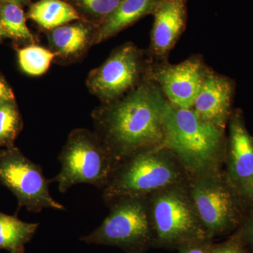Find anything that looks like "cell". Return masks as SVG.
I'll return each instance as SVG.
<instances>
[{
  "instance_id": "obj_7",
  "label": "cell",
  "mask_w": 253,
  "mask_h": 253,
  "mask_svg": "<svg viewBox=\"0 0 253 253\" xmlns=\"http://www.w3.org/2000/svg\"><path fill=\"white\" fill-rule=\"evenodd\" d=\"M61 169L53 178L61 193L78 184L103 190L117 163L96 133L76 129L68 137L59 156Z\"/></svg>"
},
{
  "instance_id": "obj_20",
  "label": "cell",
  "mask_w": 253,
  "mask_h": 253,
  "mask_svg": "<svg viewBox=\"0 0 253 253\" xmlns=\"http://www.w3.org/2000/svg\"><path fill=\"white\" fill-rule=\"evenodd\" d=\"M21 126V119L12 101L0 104V146L11 144Z\"/></svg>"
},
{
  "instance_id": "obj_11",
  "label": "cell",
  "mask_w": 253,
  "mask_h": 253,
  "mask_svg": "<svg viewBox=\"0 0 253 253\" xmlns=\"http://www.w3.org/2000/svg\"><path fill=\"white\" fill-rule=\"evenodd\" d=\"M209 68L199 54L176 64L153 61L150 79L159 86L172 106L191 109Z\"/></svg>"
},
{
  "instance_id": "obj_18",
  "label": "cell",
  "mask_w": 253,
  "mask_h": 253,
  "mask_svg": "<svg viewBox=\"0 0 253 253\" xmlns=\"http://www.w3.org/2000/svg\"><path fill=\"white\" fill-rule=\"evenodd\" d=\"M18 62L23 72L31 76H38L49 69L55 54L49 50L40 46H30L18 51Z\"/></svg>"
},
{
  "instance_id": "obj_19",
  "label": "cell",
  "mask_w": 253,
  "mask_h": 253,
  "mask_svg": "<svg viewBox=\"0 0 253 253\" xmlns=\"http://www.w3.org/2000/svg\"><path fill=\"white\" fill-rule=\"evenodd\" d=\"M0 23L5 32L13 38L33 41L26 23L23 10L14 3L4 5L1 9Z\"/></svg>"
},
{
  "instance_id": "obj_22",
  "label": "cell",
  "mask_w": 253,
  "mask_h": 253,
  "mask_svg": "<svg viewBox=\"0 0 253 253\" xmlns=\"http://www.w3.org/2000/svg\"><path fill=\"white\" fill-rule=\"evenodd\" d=\"M233 234L251 253H253V208L248 211L241 225Z\"/></svg>"
},
{
  "instance_id": "obj_25",
  "label": "cell",
  "mask_w": 253,
  "mask_h": 253,
  "mask_svg": "<svg viewBox=\"0 0 253 253\" xmlns=\"http://www.w3.org/2000/svg\"><path fill=\"white\" fill-rule=\"evenodd\" d=\"M13 100H14V94L12 91L4 81L0 78V104L13 101Z\"/></svg>"
},
{
  "instance_id": "obj_14",
  "label": "cell",
  "mask_w": 253,
  "mask_h": 253,
  "mask_svg": "<svg viewBox=\"0 0 253 253\" xmlns=\"http://www.w3.org/2000/svg\"><path fill=\"white\" fill-rule=\"evenodd\" d=\"M159 0H122L104 20L96 37V42L109 39L140 18L152 15Z\"/></svg>"
},
{
  "instance_id": "obj_16",
  "label": "cell",
  "mask_w": 253,
  "mask_h": 253,
  "mask_svg": "<svg viewBox=\"0 0 253 253\" xmlns=\"http://www.w3.org/2000/svg\"><path fill=\"white\" fill-rule=\"evenodd\" d=\"M29 16L45 29H55L80 18L73 6L61 0L38 1L31 6Z\"/></svg>"
},
{
  "instance_id": "obj_8",
  "label": "cell",
  "mask_w": 253,
  "mask_h": 253,
  "mask_svg": "<svg viewBox=\"0 0 253 253\" xmlns=\"http://www.w3.org/2000/svg\"><path fill=\"white\" fill-rule=\"evenodd\" d=\"M153 61L132 43L123 44L89 76L88 85L105 104L122 98L150 79Z\"/></svg>"
},
{
  "instance_id": "obj_5",
  "label": "cell",
  "mask_w": 253,
  "mask_h": 253,
  "mask_svg": "<svg viewBox=\"0 0 253 253\" xmlns=\"http://www.w3.org/2000/svg\"><path fill=\"white\" fill-rule=\"evenodd\" d=\"M188 190L208 238L234 232L248 212L239 195L220 172L189 176Z\"/></svg>"
},
{
  "instance_id": "obj_10",
  "label": "cell",
  "mask_w": 253,
  "mask_h": 253,
  "mask_svg": "<svg viewBox=\"0 0 253 253\" xmlns=\"http://www.w3.org/2000/svg\"><path fill=\"white\" fill-rule=\"evenodd\" d=\"M227 129L224 174L249 211L253 208V136L242 110H233Z\"/></svg>"
},
{
  "instance_id": "obj_12",
  "label": "cell",
  "mask_w": 253,
  "mask_h": 253,
  "mask_svg": "<svg viewBox=\"0 0 253 253\" xmlns=\"http://www.w3.org/2000/svg\"><path fill=\"white\" fill-rule=\"evenodd\" d=\"M152 15L154 24L146 51L154 62H168L186 30L187 0H159Z\"/></svg>"
},
{
  "instance_id": "obj_21",
  "label": "cell",
  "mask_w": 253,
  "mask_h": 253,
  "mask_svg": "<svg viewBox=\"0 0 253 253\" xmlns=\"http://www.w3.org/2000/svg\"><path fill=\"white\" fill-rule=\"evenodd\" d=\"M122 0H80L81 4L90 12L106 19L110 16Z\"/></svg>"
},
{
  "instance_id": "obj_6",
  "label": "cell",
  "mask_w": 253,
  "mask_h": 253,
  "mask_svg": "<svg viewBox=\"0 0 253 253\" xmlns=\"http://www.w3.org/2000/svg\"><path fill=\"white\" fill-rule=\"evenodd\" d=\"M109 214L101 225L81 241L115 246L126 253H144L154 248L147 198L121 197L107 201Z\"/></svg>"
},
{
  "instance_id": "obj_2",
  "label": "cell",
  "mask_w": 253,
  "mask_h": 253,
  "mask_svg": "<svg viewBox=\"0 0 253 253\" xmlns=\"http://www.w3.org/2000/svg\"><path fill=\"white\" fill-rule=\"evenodd\" d=\"M163 146L175 155L189 176L224 169L226 130L200 119L191 109L170 104Z\"/></svg>"
},
{
  "instance_id": "obj_15",
  "label": "cell",
  "mask_w": 253,
  "mask_h": 253,
  "mask_svg": "<svg viewBox=\"0 0 253 253\" xmlns=\"http://www.w3.org/2000/svg\"><path fill=\"white\" fill-rule=\"evenodd\" d=\"M39 223L26 222L0 212V250L24 253L25 246L36 234Z\"/></svg>"
},
{
  "instance_id": "obj_17",
  "label": "cell",
  "mask_w": 253,
  "mask_h": 253,
  "mask_svg": "<svg viewBox=\"0 0 253 253\" xmlns=\"http://www.w3.org/2000/svg\"><path fill=\"white\" fill-rule=\"evenodd\" d=\"M89 31L83 25L62 26L51 33V42L61 54L69 56L77 54L85 46Z\"/></svg>"
},
{
  "instance_id": "obj_27",
  "label": "cell",
  "mask_w": 253,
  "mask_h": 253,
  "mask_svg": "<svg viewBox=\"0 0 253 253\" xmlns=\"http://www.w3.org/2000/svg\"><path fill=\"white\" fill-rule=\"evenodd\" d=\"M3 33H4V31H3L2 26H1V23H0V38L2 36Z\"/></svg>"
},
{
  "instance_id": "obj_24",
  "label": "cell",
  "mask_w": 253,
  "mask_h": 253,
  "mask_svg": "<svg viewBox=\"0 0 253 253\" xmlns=\"http://www.w3.org/2000/svg\"><path fill=\"white\" fill-rule=\"evenodd\" d=\"M213 240L206 239L188 243L178 249L179 253H211Z\"/></svg>"
},
{
  "instance_id": "obj_3",
  "label": "cell",
  "mask_w": 253,
  "mask_h": 253,
  "mask_svg": "<svg viewBox=\"0 0 253 253\" xmlns=\"http://www.w3.org/2000/svg\"><path fill=\"white\" fill-rule=\"evenodd\" d=\"M189 175L179 160L165 146L139 151L116 165L102 190L105 202L121 197L147 198L187 183Z\"/></svg>"
},
{
  "instance_id": "obj_1",
  "label": "cell",
  "mask_w": 253,
  "mask_h": 253,
  "mask_svg": "<svg viewBox=\"0 0 253 253\" xmlns=\"http://www.w3.org/2000/svg\"><path fill=\"white\" fill-rule=\"evenodd\" d=\"M170 104L152 80L94 113L96 134L116 162L163 146Z\"/></svg>"
},
{
  "instance_id": "obj_9",
  "label": "cell",
  "mask_w": 253,
  "mask_h": 253,
  "mask_svg": "<svg viewBox=\"0 0 253 253\" xmlns=\"http://www.w3.org/2000/svg\"><path fill=\"white\" fill-rule=\"evenodd\" d=\"M0 181L14 193L20 206L31 212L40 213L45 208L66 210L49 194L52 179H46L41 166L16 149H9L0 154Z\"/></svg>"
},
{
  "instance_id": "obj_13",
  "label": "cell",
  "mask_w": 253,
  "mask_h": 253,
  "mask_svg": "<svg viewBox=\"0 0 253 253\" xmlns=\"http://www.w3.org/2000/svg\"><path fill=\"white\" fill-rule=\"evenodd\" d=\"M235 91L234 80L210 68L191 109L204 122L226 130Z\"/></svg>"
},
{
  "instance_id": "obj_23",
  "label": "cell",
  "mask_w": 253,
  "mask_h": 253,
  "mask_svg": "<svg viewBox=\"0 0 253 253\" xmlns=\"http://www.w3.org/2000/svg\"><path fill=\"white\" fill-rule=\"evenodd\" d=\"M211 253H251L234 234L221 244L213 243Z\"/></svg>"
},
{
  "instance_id": "obj_26",
  "label": "cell",
  "mask_w": 253,
  "mask_h": 253,
  "mask_svg": "<svg viewBox=\"0 0 253 253\" xmlns=\"http://www.w3.org/2000/svg\"><path fill=\"white\" fill-rule=\"evenodd\" d=\"M5 1H9V3H14V4H16V3L20 2V1H22V0H5Z\"/></svg>"
},
{
  "instance_id": "obj_4",
  "label": "cell",
  "mask_w": 253,
  "mask_h": 253,
  "mask_svg": "<svg viewBox=\"0 0 253 253\" xmlns=\"http://www.w3.org/2000/svg\"><path fill=\"white\" fill-rule=\"evenodd\" d=\"M187 184L171 186L147 197L154 248L178 250L188 243L209 239Z\"/></svg>"
}]
</instances>
